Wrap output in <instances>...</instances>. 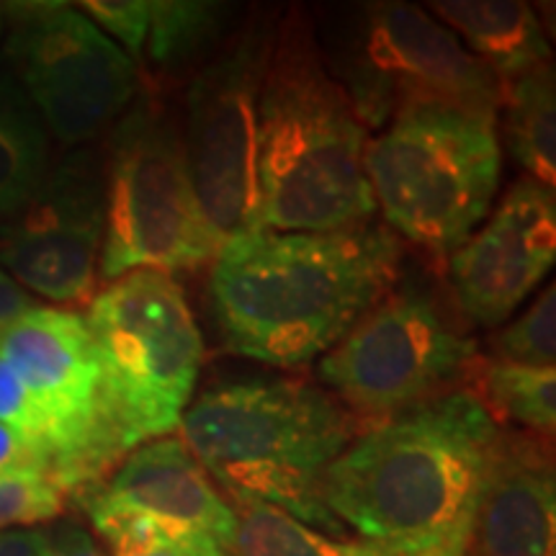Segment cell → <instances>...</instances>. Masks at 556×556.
<instances>
[{
	"instance_id": "cell-1",
	"label": "cell",
	"mask_w": 556,
	"mask_h": 556,
	"mask_svg": "<svg viewBox=\"0 0 556 556\" xmlns=\"http://www.w3.org/2000/svg\"><path fill=\"white\" fill-rule=\"evenodd\" d=\"M400 266V238L374 219L330 232L253 229L225 242L212 266L222 343L268 366H309L377 307Z\"/></svg>"
},
{
	"instance_id": "cell-2",
	"label": "cell",
	"mask_w": 556,
	"mask_h": 556,
	"mask_svg": "<svg viewBox=\"0 0 556 556\" xmlns=\"http://www.w3.org/2000/svg\"><path fill=\"white\" fill-rule=\"evenodd\" d=\"M505 430L469 387L384 417L323 479L340 526L397 556H464Z\"/></svg>"
},
{
	"instance_id": "cell-3",
	"label": "cell",
	"mask_w": 556,
	"mask_h": 556,
	"mask_svg": "<svg viewBox=\"0 0 556 556\" xmlns=\"http://www.w3.org/2000/svg\"><path fill=\"white\" fill-rule=\"evenodd\" d=\"M366 127L319 52L315 24L291 9L276 24L261 99V222L330 232L374 219Z\"/></svg>"
},
{
	"instance_id": "cell-4",
	"label": "cell",
	"mask_w": 556,
	"mask_h": 556,
	"mask_svg": "<svg viewBox=\"0 0 556 556\" xmlns=\"http://www.w3.org/2000/svg\"><path fill=\"white\" fill-rule=\"evenodd\" d=\"M353 415L307 381L214 387L180 417V441L232 500H258L343 539L323 500L325 471L358 435Z\"/></svg>"
},
{
	"instance_id": "cell-5",
	"label": "cell",
	"mask_w": 556,
	"mask_h": 556,
	"mask_svg": "<svg viewBox=\"0 0 556 556\" xmlns=\"http://www.w3.org/2000/svg\"><path fill=\"white\" fill-rule=\"evenodd\" d=\"M83 317L101 368L103 420L119 456L176 433L204 361V340L176 278L129 270L96 291Z\"/></svg>"
},
{
	"instance_id": "cell-6",
	"label": "cell",
	"mask_w": 556,
	"mask_h": 556,
	"mask_svg": "<svg viewBox=\"0 0 556 556\" xmlns=\"http://www.w3.org/2000/svg\"><path fill=\"white\" fill-rule=\"evenodd\" d=\"M364 168L384 225L433 258H448L497 197L503 170L497 116L407 111L368 139Z\"/></svg>"
},
{
	"instance_id": "cell-7",
	"label": "cell",
	"mask_w": 556,
	"mask_h": 556,
	"mask_svg": "<svg viewBox=\"0 0 556 556\" xmlns=\"http://www.w3.org/2000/svg\"><path fill=\"white\" fill-rule=\"evenodd\" d=\"M317 45L366 129H384L415 109L484 116L503 109V83L454 31L417 5L387 0L343 5Z\"/></svg>"
},
{
	"instance_id": "cell-8",
	"label": "cell",
	"mask_w": 556,
	"mask_h": 556,
	"mask_svg": "<svg viewBox=\"0 0 556 556\" xmlns=\"http://www.w3.org/2000/svg\"><path fill=\"white\" fill-rule=\"evenodd\" d=\"M101 278L129 270H193L214 261L208 229L186 163L180 122L144 96L109 131L103 148Z\"/></svg>"
},
{
	"instance_id": "cell-9",
	"label": "cell",
	"mask_w": 556,
	"mask_h": 556,
	"mask_svg": "<svg viewBox=\"0 0 556 556\" xmlns=\"http://www.w3.org/2000/svg\"><path fill=\"white\" fill-rule=\"evenodd\" d=\"M276 24L253 13L193 75L186 93V163L222 248L261 229V99Z\"/></svg>"
},
{
	"instance_id": "cell-10",
	"label": "cell",
	"mask_w": 556,
	"mask_h": 556,
	"mask_svg": "<svg viewBox=\"0 0 556 556\" xmlns=\"http://www.w3.org/2000/svg\"><path fill=\"white\" fill-rule=\"evenodd\" d=\"M477 366V343L426 283H394L325 353L317 377L358 417H392L456 392Z\"/></svg>"
},
{
	"instance_id": "cell-11",
	"label": "cell",
	"mask_w": 556,
	"mask_h": 556,
	"mask_svg": "<svg viewBox=\"0 0 556 556\" xmlns=\"http://www.w3.org/2000/svg\"><path fill=\"white\" fill-rule=\"evenodd\" d=\"M5 18L11 75L47 131L70 148L111 131L137 93L135 60L67 3H11Z\"/></svg>"
},
{
	"instance_id": "cell-12",
	"label": "cell",
	"mask_w": 556,
	"mask_h": 556,
	"mask_svg": "<svg viewBox=\"0 0 556 556\" xmlns=\"http://www.w3.org/2000/svg\"><path fill=\"white\" fill-rule=\"evenodd\" d=\"M9 364L45 417L52 479L62 492H86L124 462L103 420L101 368L86 317L75 309L31 307L0 330Z\"/></svg>"
},
{
	"instance_id": "cell-13",
	"label": "cell",
	"mask_w": 556,
	"mask_h": 556,
	"mask_svg": "<svg viewBox=\"0 0 556 556\" xmlns=\"http://www.w3.org/2000/svg\"><path fill=\"white\" fill-rule=\"evenodd\" d=\"M103 150H75L0 227V266L21 289L58 304L96 294L103 245Z\"/></svg>"
},
{
	"instance_id": "cell-14",
	"label": "cell",
	"mask_w": 556,
	"mask_h": 556,
	"mask_svg": "<svg viewBox=\"0 0 556 556\" xmlns=\"http://www.w3.org/2000/svg\"><path fill=\"white\" fill-rule=\"evenodd\" d=\"M554 255V189L520 178L484 227L448 255L456 309L482 328L503 325L544 281Z\"/></svg>"
},
{
	"instance_id": "cell-15",
	"label": "cell",
	"mask_w": 556,
	"mask_h": 556,
	"mask_svg": "<svg viewBox=\"0 0 556 556\" xmlns=\"http://www.w3.org/2000/svg\"><path fill=\"white\" fill-rule=\"evenodd\" d=\"M80 500L88 516H137L178 539L212 541L225 552L232 548V505L219 495L180 438L165 435L142 443L114 475L80 492Z\"/></svg>"
},
{
	"instance_id": "cell-16",
	"label": "cell",
	"mask_w": 556,
	"mask_h": 556,
	"mask_svg": "<svg viewBox=\"0 0 556 556\" xmlns=\"http://www.w3.org/2000/svg\"><path fill=\"white\" fill-rule=\"evenodd\" d=\"M552 458L531 435L503 433L464 556H554Z\"/></svg>"
},
{
	"instance_id": "cell-17",
	"label": "cell",
	"mask_w": 556,
	"mask_h": 556,
	"mask_svg": "<svg viewBox=\"0 0 556 556\" xmlns=\"http://www.w3.org/2000/svg\"><path fill=\"white\" fill-rule=\"evenodd\" d=\"M441 24L467 41V50L507 86L548 65V41L531 5L516 0H446L430 3Z\"/></svg>"
},
{
	"instance_id": "cell-18",
	"label": "cell",
	"mask_w": 556,
	"mask_h": 556,
	"mask_svg": "<svg viewBox=\"0 0 556 556\" xmlns=\"http://www.w3.org/2000/svg\"><path fill=\"white\" fill-rule=\"evenodd\" d=\"M235 9L204 0H150L148 58L160 75H197L232 34Z\"/></svg>"
},
{
	"instance_id": "cell-19",
	"label": "cell",
	"mask_w": 556,
	"mask_h": 556,
	"mask_svg": "<svg viewBox=\"0 0 556 556\" xmlns=\"http://www.w3.org/2000/svg\"><path fill=\"white\" fill-rule=\"evenodd\" d=\"M50 173V135L29 96L0 67V217H13Z\"/></svg>"
},
{
	"instance_id": "cell-20",
	"label": "cell",
	"mask_w": 556,
	"mask_h": 556,
	"mask_svg": "<svg viewBox=\"0 0 556 556\" xmlns=\"http://www.w3.org/2000/svg\"><path fill=\"white\" fill-rule=\"evenodd\" d=\"M505 142L531 180L556 184V96L552 65H541L505 86Z\"/></svg>"
},
{
	"instance_id": "cell-21",
	"label": "cell",
	"mask_w": 556,
	"mask_h": 556,
	"mask_svg": "<svg viewBox=\"0 0 556 556\" xmlns=\"http://www.w3.org/2000/svg\"><path fill=\"white\" fill-rule=\"evenodd\" d=\"M232 556H397L368 541L336 539L258 500H232Z\"/></svg>"
},
{
	"instance_id": "cell-22",
	"label": "cell",
	"mask_w": 556,
	"mask_h": 556,
	"mask_svg": "<svg viewBox=\"0 0 556 556\" xmlns=\"http://www.w3.org/2000/svg\"><path fill=\"white\" fill-rule=\"evenodd\" d=\"M492 420L518 422L539 435H552L556 428V368H533L505 361H477L469 377Z\"/></svg>"
},
{
	"instance_id": "cell-23",
	"label": "cell",
	"mask_w": 556,
	"mask_h": 556,
	"mask_svg": "<svg viewBox=\"0 0 556 556\" xmlns=\"http://www.w3.org/2000/svg\"><path fill=\"white\" fill-rule=\"evenodd\" d=\"M495 361L533 368H554L556 358V289L548 283L518 319L490 338Z\"/></svg>"
},
{
	"instance_id": "cell-24",
	"label": "cell",
	"mask_w": 556,
	"mask_h": 556,
	"mask_svg": "<svg viewBox=\"0 0 556 556\" xmlns=\"http://www.w3.org/2000/svg\"><path fill=\"white\" fill-rule=\"evenodd\" d=\"M114 556H225L229 552L212 541L178 539L150 520L119 513H93L88 516Z\"/></svg>"
},
{
	"instance_id": "cell-25",
	"label": "cell",
	"mask_w": 556,
	"mask_h": 556,
	"mask_svg": "<svg viewBox=\"0 0 556 556\" xmlns=\"http://www.w3.org/2000/svg\"><path fill=\"white\" fill-rule=\"evenodd\" d=\"M65 507V492L45 475L0 479V531L37 526L58 518Z\"/></svg>"
},
{
	"instance_id": "cell-26",
	"label": "cell",
	"mask_w": 556,
	"mask_h": 556,
	"mask_svg": "<svg viewBox=\"0 0 556 556\" xmlns=\"http://www.w3.org/2000/svg\"><path fill=\"white\" fill-rule=\"evenodd\" d=\"M0 422L11 428L21 441H26L34 451L50 464V446H47V426L45 417L34 405L29 389L18 379V374L0 358ZM52 477V467H50Z\"/></svg>"
},
{
	"instance_id": "cell-27",
	"label": "cell",
	"mask_w": 556,
	"mask_h": 556,
	"mask_svg": "<svg viewBox=\"0 0 556 556\" xmlns=\"http://www.w3.org/2000/svg\"><path fill=\"white\" fill-rule=\"evenodd\" d=\"M78 9L127 52L139 54L144 50L150 31V0H86Z\"/></svg>"
},
{
	"instance_id": "cell-28",
	"label": "cell",
	"mask_w": 556,
	"mask_h": 556,
	"mask_svg": "<svg viewBox=\"0 0 556 556\" xmlns=\"http://www.w3.org/2000/svg\"><path fill=\"white\" fill-rule=\"evenodd\" d=\"M21 475L50 477V464H47V458L39 451H34L29 443L21 441L11 428L0 422V479Z\"/></svg>"
},
{
	"instance_id": "cell-29",
	"label": "cell",
	"mask_w": 556,
	"mask_h": 556,
	"mask_svg": "<svg viewBox=\"0 0 556 556\" xmlns=\"http://www.w3.org/2000/svg\"><path fill=\"white\" fill-rule=\"evenodd\" d=\"M0 556H52V533L41 528L0 531Z\"/></svg>"
},
{
	"instance_id": "cell-30",
	"label": "cell",
	"mask_w": 556,
	"mask_h": 556,
	"mask_svg": "<svg viewBox=\"0 0 556 556\" xmlns=\"http://www.w3.org/2000/svg\"><path fill=\"white\" fill-rule=\"evenodd\" d=\"M37 304L31 302L29 291L21 289L13 278L0 270V330H5L9 325L16 323L21 315H26Z\"/></svg>"
},
{
	"instance_id": "cell-31",
	"label": "cell",
	"mask_w": 556,
	"mask_h": 556,
	"mask_svg": "<svg viewBox=\"0 0 556 556\" xmlns=\"http://www.w3.org/2000/svg\"><path fill=\"white\" fill-rule=\"evenodd\" d=\"M52 556H103V552L86 528L62 526L52 533Z\"/></svg>"
},
{
	"instance_id": "cell-32",
	"label": "cell",
	"mask_w": 556,
	"mask_h": 556,
	"mask_svg": "<svg viewBox=\"0 0 556 556\" xmlns=\"http://www.w3.org/2000/svg\"><path fill=\"white\" fill-rule=\"evenodd\" d=\"M3 21H5V5L0 3V31H3Z\"/></svg>"
},
{
	"instance_id": "cell-33",
	"label": "cell",
	"mask_w": 556,
	"mask_h": 556,
	"mask_svg": "<svg viewBox=\"0 0 556 556\" xmlns=\"http://www.w3.org/2000/svg\"><path fill=\"white\" fill-rule=\"evenodd\" d=\"M225 556H232V554H225Z\"/></svg>"
}]
</instances>
